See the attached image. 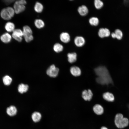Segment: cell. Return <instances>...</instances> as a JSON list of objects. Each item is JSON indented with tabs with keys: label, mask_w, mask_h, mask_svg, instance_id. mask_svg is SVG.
I'll use <instances>...</instances> for the list:
<instances>
[{
	"label": "cell",
	"mask_w": 129,
	"mask_h": 129,
	"mask_svg": "<svg viewBox=\"0 0 129 129\" xmlns=\"http://www.w3.org/2000/svg\"><path fill=\"white\" fill-rule=\"evenodd\" d=\"M94 71L98 76L96 81L98 83L102 85L113 83L112 78L106 67L100 66L95 68Z\"/></svg>",
	"instance_id": "obj_1"
},
{
	"label": "cell",
	"mask_w": 129,
	"mask_h": 129,
	"mask_svg": "<svg viewBox=\"0 0 129 129\" xmlns=\"http://www.w3.org/2000/svg\"><path fill=\"white\" fill-rule=\"evenodd\" d=\"M128 119L123 117L121 114L118 113L116 116L115 123L116 126L120 128H122L127 126L129 124Z\"/></svg>",
	"instance_id": "obj_2"
},
{
	"label": "cell",
	"mask_w": 129,
	"mask_h": 129,
	"mask_svg": "<svg viewBox=\"0 0 129 129\" xmlns=\"http://www.w3.org/2000/svg\"><path fill=\"white\" fill-rule=\"evenodd\" d=\"M15 13L13 8L9 7L4 8L1 10L0 15L3 19L9 20L13 16Z\"/></svg>",
	"instance_id": "obj_3"
},
{
	"label": "cell",
	"mask_w": 129,
	"mask_h": 129,
	"mask_svg": "<svg viewBox=\"0 0 129 129\" xmlns=\"http://www.w3.org/2000/svg\"><path fill=\"white\" fill-rule=\"evenodd\" d=\"M27 4L25 0H20L16 1L13 6V9L15 12L18 14L23 11L26 8L25 5Z\"/></svg>",
	"instance_id": "obj_4"
},
{
	"label": "cell",
	"mask_w": 129,
	"mask_h": 129,
	"mask_svg": "<svg viewBox=\"0 0 129 129\" xmlns=\"http://www.w3.org/2000/svg\"><path fill=\"white\" fill-rule=\"evenodd\" d=\"M59 71L58 68L56 67L54 65H51L48 69L46 73L50 77H55L58 75Z\"/></svg>",
	"instance_id": "obj_5"
},
{
	"label": "cell",
	"mask_w": 129,
	"mask_h": 129,
	"mask_svg": "<svg viewBox=\"0 0 129 129\" xmlns=\"http://www.w3.org/2000/svg\"><path fill=\"white\" fill-rule=\"evenodd\" d=\"M93 93L91 91L88 89L84 90L82 93V97L85 101H90L92 97Z\"/></svg>",
	"instance_id": "obj_6"
},
{
	"label": "cell",
	"mask_w": 129,
	"mask_h": 129,
	"mask_svg": "<svg viewBox=\"0 0 129 129\" xmlns=\"http://www.w3.org/2000/svg\"><path fill=\"white\" fill-rule=\"evenodd\" d=\"M74 43L78 47H81L85 43V40L84 38L81 36H77L75 38Z\"/></svg>",
	"instance_id": "obj_7"
},
{
	"label": "cell",
	"mask_w": 129,
	"mask_h": 129,
	"mask_svg": "<svg viewBox=\"0 0 129 129\" xmlns=\"http://www.w3.org/2000/svg\"><path fill=\"white\" fill-rule=\"evenodd\" d=\"M70 71L71 74L75 76H80L81 73L80 69L79 67L75 66L71 67L70 69Z\"/></svg>",
	"instance_id": "obj_8"
},
{
	"label": "cell",
	"mask_w": 129,
	"mask_h": 129,
	"mask_svg": "<svg viewBox=\"0 0 129 129\" xmlns=\"http://www.w3.org/2000/svg\"><path fill=\"white\" fill-rule=\"evenodd\" d=\"M60 38L63 42L67 43L69 42L70 40V35L67 32H63L60 35Z\"/></svg>",
	"instance_id": "obj_9"
},
{
	"label": "cell",
	"mask_w": 129,
	"mask_h": 129,
	"mask_svg": "<svg viewBox=\"0 0 129 129\" xmlns=\"http://www.w3.org/2000/svg\"><path fill=\"white\" fill-rule=\"evenodd\" d=\"M17 109L15 107L11 106L8 107L6 109V112L9 116H12L16 115L17 113Z\"/></svg>",
	"instance_id": "obj_10"
},
{
	"label": "cell",
	"mask_w": 129,
	"mask_h": 129,
	"mask_svg": "<svg viewBox=\"0 0 129 129\" xmlns=\"http://www.w3.org/2000/svg\"><path fill=\"white\" fill-rule=\"evenodd\" d=\"M94 113L98 115H100L103 112V109L102 106L100 105L97 104L95 105L93 108Z\"/></svg>",
	"instance_id": "obj_11"
},
{
	"label": "cell",
	"mask_w": 129,
	"mask_h": 129,
	"mask_svg": "<svg viewBox=\"0 0 129 129\" xmlns=\"http://www.w3.org/2000/svg\"><path fill=\"white\" fill-rule=\"evenodd\" d=\"M78 11L81 15L85 16L88 13V9L86 6L83 5L78 7Z\"/></svg>",
	"instance_id": "obj_12"
},
{
	"label": "cell",
	"mask_w": 129,
	"mask_h": 129,
	"mask_svg": "<svg viewBox=\"0 0 129 129\" xmlns=\"http://www.w3.org/2000/svg\"><path fill=\"white\" fill-rule=\"evenodd\" d=\"M41 117V114L38 112H33L32 115V119L33 121L35 122H39L40 120Z\"/></svg>",
	"instance_id": "obj_13"
},
{
	"label": "cell",
	"mask_w": 129,
	"mask_h": 129,
	"mask_svg": "<svg viewBox=\"0 0 129 129\" xmlns=\"http://www.w3.org/2000/svg\"><path fill=\"white\" fill-rule=\"evenodd\" d=\"M68 61L70 63L75 62L77 59V54L75 53H69L67 55Z\"/></svg>",
	"instance_id": "obj_14"
},
{
	"label": "cell",
	"mask_w": 129,
	"mask_h": 129,
	"mask_svg": "<svg viewBox=\"0 0 129 129\" xmlns=\"http://www.w3.org/2000/svg\"><path fill=\"white\" fill-rule=\"evenodd\" d=\"M11 37L8 33H6L3 34L0 37V39L2 42L5 43L10 42L11 39Z\"/></svg>",
	"instance_id": "obj_15"
},
{
	"label": "cell",
	"mask_w": 129,
	"mask_h": 129,
	"mask_svg": "<svg viewBox=\"0 0 129 129\" xmlns=\"http://www.w3.org/2000/svg\"><path fill=\"white\" fill-rule=\"evenodd\" d=\"M103 97L105 100L108 101L112 102L114 100V97L113 95L108 92L104 93L103 95Z\"/></svg>",
	"instance_id": "obj_16"
},
{
	"label": "cell",
	"mask_w": 129,
	"mask_h": 129,
	"mask_svg": "<svg viewBox=\"0 0 129 129\" xmlns=\"http://www.w3.org/2000/svg\"><path fill=\"white\" fill-rule=\"evenodd\" d=\"M29 87L27 84L21 83L19 85L18 87V92L21 93L26 92L28 90Z\"/></svg>",
	"instance_id": "obj_17"
},
{
	"label": "cell",
	"mask_w": 129,
	"mask_h": 129,
	"mask_svg": "<svg viewBox=\"0 0 129 129\" xmlns=\"http://www.w3.org/2000/svg\"><path fill=\"white\" fill-rule=\"evenodd\" d=\"M43 5L39 2H37L34 5V9L36 12L40 13L43 11Z\"/></svg>",
	"instance_id": "obj_18"
},
{
	"label": "cell",
	"mask_w": 129,
	"mask_h": 129,
	"mask_svg": "<svg viewBox=\"0 0 129 129\" xmlns=\"http://www.w3.org/2000/svg\"><path fill=\"white\" fill-rule=\"evenodd\" d=\"M35 27L38 28L40 29L43 28L45 26L43 21L41 19H36L34 22Z\"/></svg>",
	"instance_id": "obj_19"
},
{
	"label": "cell",
	"mask_w": 129,
	"mask_h": 129,
	"mask_svg": "<svg viewBox=\"0 0 129 129\" xmlns=\"http://www.w3.org/2000/svg\"><path fill=\"white\" fill-rule=\"evenodd\" d=\"M15 26L14 24L11 22H8L6 23L5 26V28L8 32H13L15 29Z\"/></svg>",
	"instance_id": "obj_20"
},
{
	"label": "cell",
	"mask_w": 129,
	"mask_h": 129,
	"mask_svg": "<svg viewBox=\"0 0 129 129\" xmlns=\"http://www.w3.org/2000/svg\"><path fill=\"white\" fill-rule=\"evenodd\" d=\"M53 49L54 50L56 53H59L62 51L63 49L62 45L60 44L57 43L54 45Z\"/></svg>",
	"instance_id": "obj_21"
},
{
	"label": "cell",
	"mask_w": 129,
	"mask_h": 129,
	"mask_svg": "<svg viewBox=\"0 0 129 129\" xmlns=\"http://www.w3.org/2000/svg\"><path fill=\"white\" fill-rule=\"evenodd\" d=\"M23 35L22 31L19 29H15L13 31L12 34V36L22 37Z\"/></svg>",
	"instance_id": "obj_22"
},
{
	"label": "cell",
	"mask_w": 129,
	"mask_h": 129,
	"mask_svg": "<svg viewBox=\"0 0 129 129\" xmlns=\"http://www.w3.org/2000/svg\"><path fill=\"white\" fill-rule=\"evenodd\" d=\"M23 34H32V31L31 28L28 26L25 25L23 28Z\"/></svg>",
	"instance_id": "obj_23"
},
{
	"label": "cell",
	"mask_w": 129,
	"mask_h": 129,
	"mask_svg": "<svg viewBox=\"0 0 129 129\" xmlns=\"http://www.w3.org/2000/svg\"><path fill=\"white\" fill-rule=\"evenodd\" d=\"M3 81L5 85L8 86L11 83L12 81V79L8 75H6L3 77Z\"/></svg>",
	"instance_id": "obj_24"
},
{
	"label": "cell",
	"mask_w": 129,
	"mask_h": 129,
	"mask_svg": "<svg viewBox=\"0 0 129 129\" xmlns=\"http://www.w3.org/2000/svg\"><path fill=\"white\" fill-rule=\"evenodd\" d=\"M89 22L91 25L93 26H97L98 24L99 20L97 17H92L89 19Z\"/></svg>",
	"instance_id": "obj_25"
},
{
	"label": "cell",
	"mask_w": 129,
	"mask_h": 129,
	"mask_svg": "<svg viewBox=\"0 0 129 129\" xmlns=\"http://www.w3.org/2000/svg\"><path fill=\"white\" fill-rule=\"evenodd\" d=\"M95 7L97 9H99L102 8L103 5V2L100 0H95L94 2Z\"/></svg>",
	"instance_id": "obj_26"
},
{
	"label": "cell",
	"mask_w": 129,
	"mask_h": 129,
	"mask_svg": "<svg viewBox=\"0 0 129 129\" xmlns=\"http://www.w3.org/2000/svg\"><path fill=\"white\" fill-rule=\"evenodd\" d=\"M114 32L117 39L120 40L122 38L123 36V33L119 29H117L115 30Z\"/></svg>",
	"instance_id": "obj_27"
},
{
	"label": "cell",
	"mask_w": 129,
	"mask_h": 129,
	"mask_svg": "<svg viewBox=\"0 0 129 129\" xmlns=\"http://www.w3.org/2000/svg\"><path fill=\"white\" fill-rule=\"evenodd\" d=\"M23 37L25 41L27 43L30 42L33 39V37L32 34L23 35Z\"/></svg>",
	"instance_id": "obj_28"
},
{
	"label": "cell",
	"mask_w": 129,
	"mask_h": 129,
	"mask_svg": "<svg viewBox=\"0 0 129 129\" xmlns=\"http://www.w3.org/2000/svg\"><path fill=\"white\" fill-rule=\"evenodd\" d=\"M98 35L101 38L106 37V31L105 28H100L98 31Z\"/></svg>",
	"instance_id": "obj_29"
},
{
	"label": "cell",
	"mask_w": 129,
	"mask_h": 129,
	"mask_svg": "<svg viewBox=\"0 0 129 129\" xmlns=\"http://www.w3.org/2000/svg\"><path fill=\"white\" fill-rule=\"evenodd\" d=\"M106 31V37H109L110 34L109 30L107 28H105Z\"/></svg>",
	"instance_id": "obj_30"
},
{
	"label": "cell",
	"mask_w": 129,
	"mask_h": 129,
	"mask_svg": "<svg viewBox=\"0 0 129 129\" xmlns=\"http://www.w3.org/2000/svg\"><path fill=\"white\" fill-rule=\"evenodd\" d=\"M111 36L113 38H116V36L114 32H112L111 34Z\"/></svg>",
	"instance_id": "obj_31"
},
{
	"label": "cell",
	"mask_w": 129,
	"mask_h": 129,
	"mask_svg": "<svg viewBox=\"0 0 129 129\" xmlns=\"http://www.w3.org/2000/svg\"><path fill=\"white\" fill-rule=\"evenodd\" d=\"M7 4H8L11 3V2H12L13 1H14V0H5L4 1Z\"/></svg>",
	"instance_id": "obj_32"
},
{
	"label": "cell",
	"mask_w": 129,
	"mask_h": 129,
	"mask_svg": "<svg viewBox=\"0 0 129 129\" xmlns=\"http://www.w3.org/2000/svg\"><path fill=\"white\" fill-rule=\"evenodd\" d=\"M101 129H108L107 128L105 127H101Z\"/></svg>",
	"instance_id": "obj_33"
}]
</instances>
